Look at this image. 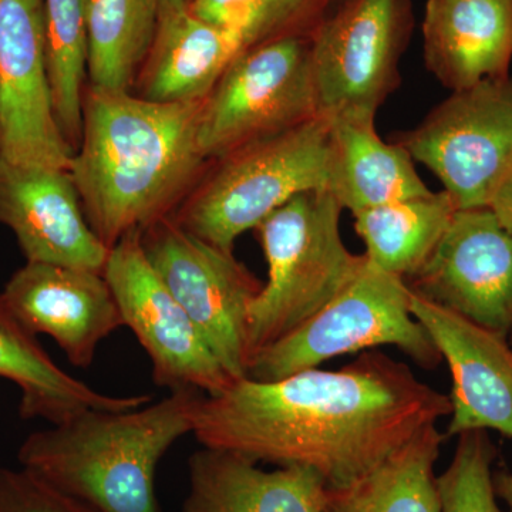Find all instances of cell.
Returning <instances> with one entry per match:
<instances>
[{"mask_svg": "<svg viewBox=\"0 0 512 512\" xmlns=\"http://www.w3.org/2000/svg\"><path fill=\"white\" fill-rule=\"evenodd\" d=\"M450 414V397L404 363L366 350L339 370L313 367L272 382L242 377L201 396L192 434L202 447L311 468L328 488H342Z\"/></svg>", "mask_w": 512, "mask_h": 512, "instance_id": "6da1fadb", "label": "cell"}, {"mask_svg": "<svg viewBox=\"0 0 512 512\" xmlns=\"http://www.w3.org/2000/svg\"><path fill=\"white\" fill-rule=\"evenodd\" d=\"M202 103H158L87 84L69 173L107 248L170 215L200 181L210 164L198 147Z\"/></svg>", "mask_w": 512, "mask_h": 512, "instance_id": "7a4b0ae2", "label": "cell"}, {"mask_svg": "<svg viewBox=\"0 0 512 512\" xmlns=\"http://www.w3.org/2000/svg\"><path fill=\"white\" fill-rule=\"evenodd\" d=\"M201 396L177 390L140 409L86 410L26 437L18 451L20 467L94 512H163L156 494L158 464L175 441L194 430Z\"/></svg>", "mask_w": 512, "mask_h": 512, "instance_id": "3957f363", "label": "cell"}, {"mask_svg": "<svg viewBox=\"0 0 512 512\" xmlns=\"http://www.w3.org/2000/svg\"><path fill=\"white\" fill-rule=\"evenodd\" d=\"M342 211L326 190L303 192L256 228L268 281L249 312L251 360L311 319L362 271L366 256L352 254L340 234Z\"/></svg>", "mask_w": 512, "mask_h": 512, "instance_id": "277c9868", "label": "cell"}, {"mask_svg": "<svg viewBox=\"0 0 512 512\" xmlns=\"http://www.w3.org/2000/svg\"><path fill=\"white\" fill-rule=\"evenodd\" d=\"M329 123L318 116L212 161L175 221L225 252L303 192L326 190Z\"/></svg>", "mask_w": 512, "mask_h": 512, "instance_id": "5b68a950", "label": "cell"}, {"mask_svg": "<svg viewBox=\"0 0 512 512\" xmlns=\"http://www.w3.org/2000/svg\"><path fill=\"white\" fill-rule=\"evenodd\" d=\"M379 346H394L426 369L441 362L439 349L410 311L407 282L366 258L362 271L328 305L256 353L247 377L272 382Z\"/></svg>", "mask_w": 512, "mask_h": 512, "instance_id": "8992f818", "label": "cell"}, {"mask_svg": "<svg viewBox=\"0 0 512 512\" xmlns=\"http://www.w3.org/2000/svg\"><path fill=\"white\" fill-rule=\"evenodd\" d=\"M311 33L278 37L235 57L201 107L198 147L212 163L319 116Z\"/></svg>", "mask_w": 512, "mask_h": 512, "instance_id": "52a82bcc", "label": "cell"}, {"mask_svg": "<svg viewBox=\"0 0 512 512\" xmlns=\"http://www.w3.org/2000/svg\"><path fill=\"white\" fill-rule=\"evenodd\" d=\"M439 178L458 210L488 208L512 170V76L458 90L397 138Z\"/></svg>", "mask_w": 512, "mask_h": 512, "instance_id": "ba28073f", "label": "cell"}, {"mask_svg": "<svg viewBox=\"0 0 512 512\" xmlns=\"http://www.w3.org/2000/svg\"><path fill=\"white\" fill-rule=\"evenodd\" d=\"M148 261L232 379L247 377L249 312L262 284L232 252L181 227L173 214L141 231Z\"/></svg>", "mask_w": 512, "mask_h": 512, "instance_id": "9c48e42d", "label": "cell"}, {"mask_svg": "<svg viewBox=\"0 0 512 512\" xmlns=\"http://www.w3.org/2000/svg\"><path fill=\"white\" fill-rule=\"evenodd\" d=\"M412 28L409 0H346L311 33L319 116H376L400 83Z\"/></svg>", "mask_w": 512, "mask_h": 512, "instance_id": "30bf717a", "label": "cell"}, {"mask_svg": "<svg viewBox=\"0 0 512 512\" xmlns=\"http://www.w3.org/2000/svg\"><path fill=\"white\" fill-rule=\"evenodd\" d=\"M103 274L124 326L150 356L157 386L217 396L235 382L148 261L141 231L110 249Z\"/></svg>", "mask_w": 512, "mask_h": 512, "instance_id": "8fae6325", "label": "cell"}, {"mask_svg": "<svg viewBox=\"0 0 512 512\" xmlns=\"http://www.w3.org/2000/svg\"><path fill=\"white\" fill-rule=\"evenodd\" d=\"M53 107L43 0H0V158L69 171Z\"/></svg>", "mask_w": 512, "mask_h": 512, "instance_id": "7c38bea8", "label": "cell"}, {"mask_svg": "<svg viewBox=\"0 0 512 512\" xmlns=\"http://www.w3.org/2000/svg\"><path fill=\"white\" fill-rule=\"evenodd\" d=\"M407 285L417 295L508 338L512 234L490 208L457 210L439 245Z\"/></svg>", "mask_w": 512, "mask_h": 512, "instance_id": "4fadbf2b", "label": "cell"}, {"mask_svg": "<svg viewBox=\"0 0 512 512\" xmlns=\"http://www.w3.org/2000/svg\"><path fill=\"white\" fill-rule=\"evenodd\" d=\"M410 311L450 369L447 437L494 430L512 439V348L508 338L410 289Z\"/></svg>", "mask_w": 512, "mask_h": 512, "instance_id": "5bb4252c", "label": "cell"}, {"mask_svg": "<svg viewBox=\"0 0 512 512\" xmlns=\"http://www.w3.org/2000/svg\"><path fill=\"white\" fill-rule=\"evenodd\" d=\"M0 296L30 332L55 339L82 369L93 365L100 343L124 326L103 272L26 262Z\"/></svg>", "mask_w": 512, "mask_h": 512, "instance_id": "9a60e30c", "label": "cell"}, {"mask_svg": "<svg viewBox=\"0 0 512 512\" xmlns=\"http://www.w3.org/2000/svg\"><path fill=\"white\" fill-rule=\"evenodd\" d=\"M0 225L13 232L26 262L106 268L110 249L90 228L67 170L0 158Z\"/></svg>", "mask_w": 512, "mask_h": 512, "instance_id": "2e32d148", "label": "cell"}, {"mask_svg": "<svg viewBox=\"0 0 512 512\" xmlns=\"http://www.w3.org/2000/svg\"><path fill=\"white\" fill-rule=\"evenodd\" d=\"M423 50L451 92L510 76L512 0H427Z\"/></svg>", "mask_w": 512, "mask_h": 512, "instance_id": "e0dca14e", "label": "cell"}, {"mask_svg": "<svg viewBox=\"0 0 512 512\" xmlns=\"http://www.w3.org/2000/svg\"><path fill=\"white\" fill-rule=\"evenodd\" d=\"M328 485L311 468L262 470L256 461L202 447L188 460L183 512H323Z\"/></svg>", "mask_w": 512, "mask_h": 512, "instance_id": "ac0fdd59", "label": "cell"}, {"mask_svg": "<svg viewBox=\"0 0 512 512\" xmlns=\"http://www.w3.org/2000/svg\"><path fill=\"white\" fill-rule=\"evenodd\" d=\"M375 120L369 114L328 117L326 191L352 214L430 192L413 158L396 141L382 140Z\"/></svg>", "mask_w": 512, "mask_h": 512, "instance_id": "d6986e66", "label": "cell"}, {"mask_svg": "<svg viewBox=\"0 0 512 512\" xmlns=\"http://www.w3.org/2000/svg\"><path fill=\"white\" fill-rule=\"evenodd\" d=\"M0 379L20 390V417L60 424L86 410L140 409L151 394L109 396L64 372L0 296Z\"/></svg>", "mask_w": 512, "mask_h": 512, "instance_id": "ffe728a7", "label": "cell"}, {"mask_svg": "<svg viewBox=\"0 0 512 512\" xmlns=\"http://www.w3.org/2000/svg\"><path fill=\"white\" fill-rule=\"evenodd\" d=\"M244 46L191 10L160 16L156 39L136 80L137 96L158 103L201 101Z\"/></svg>", "mask_w": 512, "mask_h": 512, "instance_id": "44dd1931", "label": "cell"}, {"mask_svg": "<svg viewBox=\"0 0 512 512\" xmlns=\"http://www.w3.org/2000/svg\"><path fill=\"white\" fill-rule=\"evenodd\" d=\"M457 210L443 190L389 202L353 217L370 264L406 281L426 264Z\"/></svg>", "mask_w": 512, "mask_h": 512, "instance_id": "7402d4cb", "label": "cell"}, {"mask_svg": "<svg viewBox=\"0 0 512 512\" xmlns=\"http://www.w3.org/2000/svg\"><path fill=\"white\" fill-rule=\"evenodd\" d=\"M446 439L437 426L420 431L355 483L328 488L323 512H440L434 467Z\"/></svg>", "mask_w": 512, "mask_h": 512, "instance_id": "603a6c76", "label": "cell"}, {"mask_svg": "<svg viewBox=\"0 0 512 512\" xmlns=\"http://www.w3.org/2000/svg\"><path fill=\"white\" fill-rule=\"evenodd\" d=\"M158 23V0H89V86L133 92L131 89L156 39Z\"/></svg>", "mask_w": 512, "mask_h": 512, "instance_id": "cb8c5ba5", "label": "cell"}, {"mask_svg": "<svg viewBox=\"0 0 512 512\" xmlns=\"http://www.w3.org/2000/svg\"><path fill=\"white\" fill-rule=\"evenodd\" d=\"M89 0H43L47 69L57 123L76 151L82 134L87 76Z\"/></svg>", "mask_w": 512, "mask_h": 512, "instance_id": "d4e9b609", "label": "cell"}, {"mask_svg": "<svg viewBox=\"0 0 512 512\" xmlns=\"http://www.w3.org/2000/svg\"><path fill=\"white\" fill-rule=\"evenodd\" d=\"M322 0H191L192 15L232 33L244 49L299 32Z\"/></svg>", "mask_w": 512, "mask_h": 512, "instance_id": "484cf974", "label": "cell"}, {"mask_svg": "<svg viewBox=\"0 0 512 512\" xmlns=\"http://www.w3.org/2000/svg\"><path fill=\"white\" fill-rule=\"evenodd\" d=\"M495 456L487 431L458 436L450 466L437 477L440 512H501L494 490Z\"/></svg>", "mask_w": 512, "mask_h": 512, "instance_id": "4316f807", "label": "cell"}, {"mask_svg": "<svg viewBox=\"0 0 512 512\" xmlns=\"http://www.w3.org/2000/svg\"><path fill=\"white\" fill-rule=\"evenodd\" d=\"M0 512H94L26 468L0 467Z\"/></svg>", "mask_w": 512, "mask_h": 512, "instance_id": "83f0119b", "label": "cell"}, {"mask_svg": "<svg viewBox=\"0 0 512 512\" xmlns=\"http://www.w3.org/2000/svg\"><path fill=\"white\" fill-rule=\"evenodd\" d=\"M488 208L494 212L500 224L512 234V170L494 192Z\"/></svg>", "mask_w": 512, "mask_h": 512, "instance_id": "f1b7e54d", "label": "cell"}, {"mask_svg": "<svg viewBox=\"0 0 512 512\" xmlns=\"http://www.w3.org/2000/svg\"><path fill=\"white\" fill-rule=\"evenodd\" d=\"M495 495L507 505L512 512V471H498L494 474Z\"/></svg>", "mask_w": 512, "mask_h": 512, "instance_id": "f546056e", "label": "cell"}, {"mask_svg": "<svg viewBox=\"0 0 512 512\" xmlns=\"http://www.w3.org/2000/svg\"><path fill=\"white\" fill-rule=\"evenodd\" d=\"M160 16L173 15L190 9L191 0H158Z\"/></svg>", "mask_w": 512, "mask_h": 512, "instance_id": "4dcf8cb0", "label": "cell"}, {"mask_svg": "<svg viewBox=\"0 0 512 512\" xmlns=\"http://www.w3.org/2000/svg\"><path fill=\"white\" fill-rule=\"evenodd\" d=\"M508 342H510V345H511V348H512V332H511V335L508 336Z\"/></svg>", "mask_w": 512, "mask_h": 512, "instance_id": "1f68e13d", "label": "cell"}]
</instances>
